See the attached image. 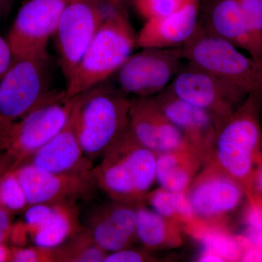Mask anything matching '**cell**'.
Returning <instances> with one entry per match:
<instances>
[{
	"label": "cell",
	"mask_w": 262,
	"mask_h": 262,
	"mask_svg": "<svg viewBox=\"0 0 262 262\" xmlns=\"http://www.w3.org/2000/svg\"><path fill=\"white\" fill-rule=\"evenodd\" d=\"M254 184L258 192H261L262 194V166L260 170H258V173H256Z\"/></svg>",
	"instance_id": "obj_39"
},
{
	"label": "cell",
	"mask_w": 262,
	"mask_h": 262,
	"mask_svg": "<svg viewBox=\"0 0 262 262\" xmlns=\"http://www.w3.org/2000/svg\"><path fill=\"white\" fill-rule=\"evenodd\" d=\"M14 170L29 206L75 204L80 200L88 199L98 189L93 170L85 173H54L28 163L22 164Z\"/></svg>",
	"instance_id": "obj_11"
},
{
	"label": "cell",
	"mask_w": 262,
	"mask_h": 262,
	"mask_svg": "<svg viewBox=\"0 0 262 262\" xmlns=\"http://www.w3.org/2000/svg\"><path fill=\"white\" fill-rule=\"evenodd\" d=\"M136 46V34L127 13L103 22L67 80L66 97L87 92L116 74Z\"/></svg>",
	"instance_id": "obj_4"
},
{
	"label": "cell",
	"mask_w": 262,
	"mask_h": 262,
	"mask_svg": "<svg viewBox=\"0 0 262 262\" xmlns=\"http://www.w3.org/2000/svg\"><path fill=\"white\" fill-rule=\"evenodd\" d=\"M137 206L113 201L91 212L84 228L108 253L130 247L136 239Z\"/></svg>",
	"instance_id": "obj_17"
},
{
	"label": "cell",
	"mask_w": 262,
	"mask_h": 262,
	"mask_svg": "<svg viewBox=\"0 0 262 262\" xmlns=\"http://www.w3.org/2000/svg\"><path fill=\"white\" fill-rule=\"evenodd\" d=\"M130 100L120 90L98 85L79 95L77 135L86 156L102 157L129 129Z\"/></svg>",
	"instance_id": "obj_3"
},
{
	"label": "cell",
	"mask_w": 262,
	"mask_h": 262,
	"mask_svg": "<svg viewBox=\"0 0 262 262\" xmlns=\"http://www.w3.org/2000/svg\"><path fill=\"white\" fill-rule=\"evenodd\" d=\"M56 251L58 262H104L108 254L85 228L56 247Z\"/></svg>",
	"instance_id": "obj_25"
},
{
	"label": "cell",
	"mask_w": 262,
	"mask_h": 262,
	"mask_svg": "<svg viewBox=\"0 0 262 262\" xmlns=\"http://www.w3.org/2000/svg\"><path fill=\"white\" fill-rule=\"evenodd\" d=\"M202 165L191 149H181L157 155L156 181L160 187L173 192H187Z\"/></svg>",
	"instance_id": "obj_21"
},
{
	"label": "cell",
	"mask_w": 262,
	"mask_h": 262,
	"mask_svg": "<svg viewBox=\"0 0 262 262\" xmlns=\"http://www.w3.org/2000/svg\"><path fill=\"white\" fill-rule=\"evenodd\" d=\"M11 262H58L56 248L36 246L12 248Z\"/></svg>",
	"instance_id": "obj_29"
},
{
	"label": "cell",
	"mask_w": 262,
	"mask_h": 262,
	"mask_svg": "<svg viewBox=\"0 0 262 262\" xmlns=\"http://www.w3.org/2000/svg\"><path fill=\"white\" fill-rule=\"evenodd\" d=\"M185 230L201 242L203 251L213 253L223 262L241 261L242 248L238 239L226 230L223 224L211 223L198 218Z\"/></svg>",
	"instance_id": "obj_23"
},
{
	"label": "cell",
	"mask_w": 262,
	"mask_h": 262,
	"mask_svg": "<svg viewBox=\"0 0 262 262\" xmlns=\"http://www.w3.org/2000/svg\"><path fill=\"white\" fill-rule=\"evenodd\" d=\"M168 89L176 96L211 115L219 128L247 96L190 63L181 66Z\"/></svg>",
	"instance_id": "obj_9"
},
{
	"label": "cell",
	"mask_w": 262,
	"mask_h": 262,
	"mask_svg": "<svg viewBox=\"0 0 262 262\" xmlns=\"http://www.w3.org/2000/svg\"><path fill=\"white\" fill-rule=\"evenodd\" d=\"M15 0H0V21L9 15Z\"/></svg>",
	"instance_id": "obj_36"
},
{
	"label": "cell",
	"mask_w": 262,
	"mask_h": 262,
	"mask_svg": "<svg viewBox=\"0 0 262 262\" xmlns=\"http://www.w3.org/2000/svg\"><path fill=\"white\" fill-rule=\"evenodd\" d=\"M78 97L72 115L63 128L23 164H31L54 173L75 174L92 171L94 168L93 160L84 154L77 135L76 108Z\"/></svg>",
	"instance_id": "obj_18"
},
{
	"label": "cell",
	"mask_w": 262,
	"mask_h": 262,
	"mask_svg": "<svg viewBox=\"0 0 262 262\" xmlns=\"http://www.w3.org/2000/svg\"><path fill=\"white\" fill-rule=\"evenodd\" d=\"M198 261L202 262H223L222 258L215 256L213 253L206 252V251H203Z\"/></svg>",
	"instance_id": "obj_38"
},
{
	"label": "cell",
	"mask_w": 262,
	"mask_h": 262,
	"mask_svg": "<svg viewBox=\"0 0 262 262\" xmlns=\"http://www.w3.org/2000/svg\"><path fill=\"white\" fill-rule=\"evenodd\" d=\"M29 207L27 196L15 170L0 177V208L10 213L25 211Z\"/></svg>",
	"instance_id": "obj_26"
},
{
	"label": "cell",
	"mask_w": 262,
	"mask_h": 262,
	"mask_svg": "<svg viewBox=\"0 0 262 262\" xmlns=\"http://www.w3.org/2000/svg\"><path fill=\"white\" fill-rule=\"evenodd\" d=\"M182 48L187 63L218 77L245 96L262 91V63L208 32L200 21L196 32Z\"/></svg>",
	"instance_id": "obj_5"
},
{
	"label": "cell",
	"mask_w": 262,
	"mask_h": 262,
	"mask_svg": "<svg viewBox=\"0 0 262 262\" xmlns=\"http://www.w3.org/2000/svg\"><path fill=\"white\" fill-rule=\"evenodd\" d=\"M36 246L56 248L84 229L75 204H36L25 210L20 223Z\"/></svg>",
	"instance_id": "obj_16"
},
{
	"label": "cell",
	"mask_w": 262,
	"mask_h": 262,
	"mask_svg": "<svg viewBox=\"0 0 262 262\" xmlns=\"http://www.w3.org/2000/svg\"><path fill=\"white\" fill-rule=\"evenodd\" d=\"M261 106L262 91L248 95L219 128L213 156L207 164L235 181L248 195L256 177L253 167L261 139Z\"/></svg>",
	"instance_id": "obj_1"
},
{
	"label": "cell",
	"mask_w": 262,
	"mask_h": 262,
	"mask_svg": "<svg viewBox=\"0 0 262 262\" xmlns=\"http://www.w3.org/2000/svg\"><path fill=\"white\" fill-rule=\"evenodd\" d=\"M248 198L249 206L245 215V222L248 227L262 231V198L252 193L248 194Z\"/></svg>",
	"instance_id": "obj_31"
},
{
	"label": "cell",
	"mask_w": 262,
	"mask_h": 262,
	"mask_svg": "<svg viewBox=\"0 0 262 262\" xmlns=\"http://www.w3.org/2000/svg\"><path fill=\"white\" fill-rule=\"evenodd\" d=\"M69 0H27L8 32L13 56H46Z\"/></svg>",
	"instance_id": "obj_10"
},
{
	"label": "cell",
	"mask_w": 262,
	"mask_h": 262,
	"mask_svg": "<svg viewBox=\"0 0 262 262\" xmlns=\"http://www.w3.org/2000/svg\"><path fill=\"white\" fill-rule=\"evenodd\" d=\"M148 250L124 248L114 252L108 253L104 262H144L153 261V258L148 253Z\"/></svg>",
	"instance_id": "obj_30"
},
{
	"label": "cell",
	"mask_w": 262,
	"mask_h": 262,
	"mask_svg": "<svg viewBox=\"0 0 262 262\" xmlns=\"http://www.w3.org/2000/svg\"><path fill=\"white\" fill-rule=\"evenodd\" d=\"M103 23L95 0H69L54 35L66 80L73 74Z\"/></svg>",
	"instance_id": "obj_12"
},
{
	"label": "cell",
	"mask_w": 262,
	"mask_h": 262,
	"mask_svg": "<svg viewBox=\"0 0 262 262\" xmlns=\"http://www.w3.org/2000/svg\"><path fill=\"white\" fill-rule=\"evenodd\" d=\"M17 168L18 165L13 157L5 153H0V177Z\"/></svg>",
	"instance_id": "obj_34"
},
{
	"label": "cell",
	"mask_w": 262,
	"mask_h": 262,
	"mask_svg": "<svg viewBox=\"0 0 262 262\" xmlns=\"http://www.w3.org/2000/svg\"><path fill=\"white\" fill-rule=\"evenodd\" d=\"M243 15L255 51V60L262 63V0H239Z\"/></svg>",
	"instance_id": "obj_27"
},
{
	"label": "cell",
	"mask_w": 262,
	"mask_h": 262,
	"mask_svg": "<svg viewBox=\"0 0 262 262\" xmlns=\"http://www.w3.org/2000/svg\"><path fill=\"white\" fill-rule=\"evenodd\" d=\"M183 60L182 46L142 48L131 55L116 72L119 90L135 98L156 96L168 87Z\"/></svg>",
	"instance_id": "obj_8"
},
{
	"label": "cell",
	"mask_w": 262,
	"mask_h": 262,
	"mask_svg": "<svg viewBox=\"0 0 262 262\" xmlns=\"http://www.w3.org/2000/svg\"><path fill=\"white\" fill-rule=\"evenodd\" d=\"M13 55L8 40L0 33V80L9 68Z\"/></svg>",
	"instance_id": "obj_32"
},
{
	"label": "cell",
	"mask_w": 262,
	"mask_h": 262,
	"mask_svg": "<svg viewBox=\"0 0 262 262\" xmlns=\"http://www.w3.org/2000/svg\"><path fill=\"white\" fill-rule=\"evenodd\" d=\"M93 170L98 189L113 201L139 206L156 181L157 155L127 131Z\"/></svg>",
	"instance_id": "obj_2"
},
{
	"label": "cell",
	"mask_w": 262,
	"mask_h": 262,
	"mask_svg": "<svg viewBox=\"0 0 262 262\" xmlns=\"http://www.w3.org/2000/svg\"><path fill=\"white\" fill-rule=\"evenodd\" d=\"M136 239L148 251L178 247L182 244V227L154 211L137 206Z\"/></svg>",
	"instance_id": "obj_22"
},
{
	"label": "cell",
	"mask_w": 262,
	"mask_h": 262,
	"mask_svg": "<svg viewBox=\"0 0 262 262\" xmlns=\"http://www.w3.org/2000/svg\"><path fill=\"white\" fill-rule=\"evenodd\" d=\"M200 24L213 35L247 52L255 60L254 48L239 0H207Z\"/></svg>",
	"instance_id": "obj_20"
},
{
	"label": "cell",
	"mask_w": 262,
	"mask_h": 262,
	"mask_svg": "<svg viewBox=\"0 0 262 262\" xmlns=\"http://www.w3.org/2000/svg\"><path fill=\"white\" fill-rule=\"evenodd\" d=\"M60 92L49 89L48 56H13L0 80V130Z\"/></svg>",
	"instance_id": "obj_7"
},
{
	"label": "cell",
	"mask_w": 262,
	"mask_h": 262,
	"mask_svg": "<svg viewBox=\"0 0 262 262\" xmlns=\"http://www.w3.org/2000/svg\"><path fill=\"white\" fill-rule=\"evenodd\" d=\"M196 176L187 195L198 218L211 223L223 224V218L234 211L245 193L233 179L206 165Z\"/></svg>",
	"instance_id": "obj_14"
},
{
	"label": "cell",
	"mask_w": 262,
	"mask_h": 262,
	"mask_svg": "<svg viewBox=\"0 0 262 262\" xmlns=\"http://www.w3.org/2000/svg\"><path fill=\"white\" fill-rule=\"evenodd\" d=\"M129 131L138 142L157 155L191 149L182 133L165 116L152 96L130 100Z\"/></svg>",
	"instance_id": "obj_15"
},
{
	"label": "cell",
	"mask_w": 262,
	"mask_h": 262,
	"mask_svg": "<svg viewBox=\"0 0 262 262\" xmlns=\"http://www.w3.org/2000/svg\"><path fill=\"white\" fill-rule=\"evenodd\" d=\"M11 215L10 211L0 208V244H5L10 239L14 225L12 222Z\"/></svg>",
	"instance_id": "obj_33"
},
{
	"label": "cell",
	"mask_w": 262,
	"mask_h": 262,
	"mask_svg": "<svg viewBox=\"0 0 262 262\" xmlns=\"http://www.w3.org/2000/svg\"><path fill=\"white\" fill-rule=\"evenodd\" d=\"M152 97L165 116L182 133L203 164L209 163L219 130L213 116L180 99L168 88Z\"/></svg>",
	"instance_id": "obj_13"
},
{
	"label": "cell",
	"mask_w": 262,
	"mask_h": 262,
	"mask_svg": "<svg viewBox=\"0 0 262 262\" xmlns=\"http://www.w3.org/2000/svg\"><path fill=\"white\" fill-rule=\"evenodd\" d=\"M243 236L252 246L262 251V231L248 227Z\"/></svg>",
	"instance_id": "obj_35"
},
{
	"label": "cell",
	"mask_w": 262,
	"mask_h": 262,
	"mask_svg": "<svg viewBox=\"0 0 262 262\" xmlns=\"http://www.w3.org/2000/svg\"><path fill=\"white\" fill-rule=\"evenodd\" d=\"M12 248L5 244H0V262L11 261Z\"/></svg>",
	"instance_id": "obj_37"
},
{
	"label": "cell",
	"mask_w": 262,
	"mask_h": 262,
	"mask_svg": "<svg viewBox=\"0 0 262 262\" xmlns=\"http://www.w3.org/2000/svg\"><path fill=\"white\" fill-rule=\"evenodd\" d=\"M157 213L184 228L198 219L187 192H173L160 187L150 191L146 201Z\"/></svg>",
	"instance_id": "obj_24"
},
{
	"label": "cell",
	"mask_w": 262,
	"mask_h": 262,
	"mask_svg": "<svg viewBox=\"0 0 262 262\" xmlns=\"http://www.w3.org/2000/svg\"><path fill=\"white\" fill-rule=\"evenodd\" d=\"M200 21V0H190L171 14L146 20L138 34L141 48L184 46L196 32Z\"/></svg>",
	"instance_id": "obj_19"
},
{
	"label": "cell",
	"mask_w": 262,
	"mask_h": 262,
	"mask_svg": "<svg viewBox=\"0 0 262 262\" xmlns=\"http://www.w3.org/2000/svg\"><path fill=\"white\" fill-rule=\"evenodd\" d=\"M190 0H134L136 8L146 20L160 18L180 9Z\"/></svg>",
	"instance_id": "obj_28"
},
{
	"label": "cell",
	"mask_w": 262,
	"mask_h": 262,
	"mask_svg": "<svg viewBox=\"0 0 262 262\" xmlns=\"http://www.w3.org/2000/svg\"><path fill=\"white\" fill-rule=\"evenodd\" d=\"M77 96L65 91L0 130V153L13 157L18 167L54 137L68 122Z\"/></svg>",
	"instance_id": "obj_6"
}]
</instances>
